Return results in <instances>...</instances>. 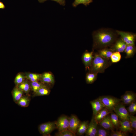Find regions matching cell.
I'll list each match as a JSON object with an SVG mask.
<instances>
[{"mask_svg":"<svg viewBox=\"0 0 136 136\" xmlns=\"http://www.w3.org/2000/svg\"><path fill=\"white\" fill-rule=\"evenodd\" d=\"M129 105L127 110L129 114L133 115L136 112V102L134 101Z\"/></svg>","mask_w":136,"mask_h":136,"instance_id":"33","label":"cell"},{"mask_svg":"<svg viewBox=\"0 0 136 136\" xmlns=\"http://www.w3.org/2000/svg\"><path fill=\"white\" fill-rule=\"evenodd\" d=\"M120 125L119 128L120 130L123 132L133 133L134 131L132 128L128 120H119Z\"/></svg>","mask_w":136,"mask_h":136,"instance_id":"15","label":"cell"},{"mask_svg":"<svg viewBox=\"0 0 136 136\" xmlns=\"http://www.w3.org/2000/svg\"><path fill=\"white\" fill-rule=\"evenodd\" d=\"M117 34L120 36L121 38L127 45H135L136 35L131 32L116 30Z\"/></svg>","mask_w":136,"mask_h":136,"instance_id":"5","label":"cell"},{"mask_svg":"<svg viewBox=\"0 0 136 136\" xmlns=\"http://www.w3.org/2000/svg\"><path fill=\"white\" fill-rule=\"evenodd\" d=\"M50 90L47 86L43 87L34 93L33 96L48 95L50 93Z\"/></svg>","mask_w":136,"mask_h":136,"instance_id":"21","label":"cell"},{"mask_svg":"<svg viewBox=\"0 0 136 136\" xmlns=\"http://www.w3.org/2000/svg\"><path fill=\"white\" fill-rule=\"evenodd\" d=\"M19 88L27 94L29 93L30 90V84L25 80L22 83L17 86Z\"/></svg>","mask_w":136,"mask_h":136,"instance_id":"22","label":"cell"},{"mask_svg":"<svg viewBox=\"0 0 136 136\" xmlns=\"http://www.w3.org/2000/svg\"><path fill=\"white\" fill-rule=\"evenodd\" d=\"M111 62L116 63L119 62L121 58V55L119 52L114 51L113 52L110 57Z\"/></svg>","mask_w":136,"mask_h":136,"instance_id":"29","label":"cell"},{"mask_svg":"<svg viewBox=\"0 0 136 136\" xmlns=\"http://www.w3.org/2000/svg\"><path fill=\"white\" fill-rule=\"evenodd\" d=\"M30 88L35 93L40 88L46 86L45 84L38 81L31 82L30 83Z\"/></svg>","mask_w":136,"mask_h":136,"instance_id":"23","label":"cell"},{"mask_svg":"<svg viewBox=\"0 0 136 136\" xmlns=\"http://www.w3.org/2000/svg\"><path fill=\"white\" fill-rule=\"evenodd\" d=\"M98 124L93 115L85 133V136H95Z\"/></svg>","mask_w":136,"mask_h":136,"instance_id":"8","label":"cell"},{"mask_svg":"<svg viewBox=\"0 0 136 136\" xmlns=\"http://www.w3.org/2000/svg\"><path fill=\"white\" fill-rule=\"evenodd\" d=\"M26 78L30 80L31 82L38 81L40 80L41 74L28 73H26L25 75Z\"/></svg>","mask_w":136,"mask_h":136,"instance_id":"26","label":"cell"},{"mask_svg":"<svg viewBox=\"0 0 136 136\" xmlns=\"http://www.w3.org/2000/svg\"><path fill=\"white\" fill-rule=\"evenodd\" d=\"M5 8V6L4 4L0 0V9H4Z\"/></svg>","mask_w":136,"mask_h":136,"instance_id":"39","label":"cell"},{"mask_svg":"<svg viewBox=\"0 0 136 136\" xmlns=\"http://www.w3.org/2000/svg\"><path fill=\"white\" fill-rule=\"evenodd\" d=\"M124 52L126 53V58L132 57L135 53L136 48L134 45H127Z\"/></svg>","mask_w":136,"mask_h":136,"instance_id":"20","label":"cell"},{"mask_svg":"<svg viewBox=\"0 0 136 136\" xmlns=\"http://www.w3.org/2000/svg\"><path fill=\"white\" fill-rule=\"evenodd\" d=\"M88 121H85L80 122L77 129L76 133L78 135H82L85 133L89 124Z\"/></svg>","mask_w":136,"mask_h":136,"instance_id":"18","label":"cell"},{"mask_svg":"<svg viewBox=\"0 0 136 136\" xmlns=\"http://www.w3.org/2000/svg\"><path fill=\"white\" fill-rule=\"evenodd\" d=\"M110 115L111 120L114 128H119L120 125L119 120L117 115L113 112L111 113Z\"/></svg>","mask_w":136,"mask_h":136,"instance_id":"25","label":"cell"},{"mask_svg":"<svg viewBox=\"0 0 136 136\" xmlns=\"http://www.w3.org/2000/svg\"><path fill=\"white\" fill-rule=\"evenodd\" d=\"M129 121L131 127L134 131L136 130V117L133 115L130 114Z\"/></svg>","mask_w":136,"mask_h":136,"instance_id":"34","label":"cell"},{"mask_svg":"<svg viewBox=\"0 0 136 136\" xmlns=\"http://www.w3.org/2000/svg\"><path fill=\"white\" fill-rule=\"evenodd\" d=\"M136 95L131 97L122 101V103L124 105H130L133 102L135 101L136 99Z\"/></svg>","mask_w":136,"mask_h":136,"instance_id":"36","label":"cell"},{"mask_svg":"<svg viewBox=\"0 0 136 136\" xmlns=\"http://www.w3.org/2000/svg\"><path fill=\"white\" fill-rule=\"evenodd\" d=\"M56 136H75L76 134L70 131L68 129L56 133Z\"/></svg>","mask_w":136,"mask_h":136,"instance_id":"31","label":"cell"},{"mask_svg":"<svg viewBox=\"0 0 136 136\" xmlns=\"http://www.w3.org/2000/svg\"><path fill=\"white\" fill-rule=\"evenodd\" d=\"M56 128L55 122L45 123L40 124L38 127L39 132L44 136L50 134Z\"/></svg>","mask_w":136,"mask_h":136,"instance_id":"6","label":"cell"},{"mask_svg":"<svg viewBox=\"0 0 136 136\" xmlns=\"http://www.w3.org/2000/svg\"><path fill=\"white\" fill-rule=\"evenodd\" d=\"M127 45L121 38L116 41L111 49L114 52H122L125 51Z\"/></svg>","mask_w":136,"mask_h":136,"instance_id":"12","label":"cell"},{"mask_svg":"<svg viewBox=\"0 0 136 136\" xmlns=\"http://www.w3.org/2000/svg\"><path fill=\"white\" fill-rule=\"evenodd\" d=\"M111 62L108 60L99 55L95 54L90 67V72L97 74L103 73L111 65Z\"/></svg>","mask_w":136,"mask_h":136,"instance_id":"2","label":"cell"},{"mask_svg":"<svg viewBox=\"0 0 136 136\" xmlns=\"http://www.w3.org/2000/svg\"><path fill=\"white\" fill-rule=\"evenodd\" d=\"M135 95V93L132 91H127L121 96L120 99L122 101Z\"/></svg>","mask_w":136,"mask_h":136,"instance_id":"35","label":"cell"},{"mask_svg":"<svg viewBox=\"0 0 136 136\" xmlns=\"http://www.w3.org/2000/svg\"><path fill=\"white\" fill-rule=\"evenodd\" d=\"M23 92L17 86L15 87L12 92L14 101L17 103L18 100L23 96Z\"/></svg>","mask_w":136,"mask_h":136,"instance_id":"17","label":"cell"},{"mask_svg":"<svg viewBox=\"0 0 136 136\" xmlns=\"http://www.w3.org/2000/svg\"><path fill=\"white\" fill-rule=\"evenodd\" d=\"M93 51L89 52L87 51L83 54L82 57V61L86 69H89L94 57Z\"/></svg>","mask_w":136,"mask_h":136,"instance_id":"10","label":"cell"},{"mask_svg":"<svg viewBox=\"0 0 136 136\" xmlns=\"http://www.w3.org/2000/svg\"><path fill=\"white\" fill-rule=\"evenodd\" d=\"M114 51L110 48H104L98 51V54L102 57L109 60Z\"/></svg>","mask_w":136,"mask_h":136,"instance_id":"19","label":"cell"},{"mask_svg":"<svg viewBox=\"0 0 136 136\" xmlns=\"http://www.w3.org/2000/svg\"><path fill=\"white\" fill-rule=\"evenodd\" d=\"M111 135V136H126L127 135L126 133L120 130L119 131H113Z\"/></svg>","mask_w":136,"mask_h":136,"instance_id":"37","label":"cell"},{"mask_svg":"<svg viewBox=\"0 0 136 136\" xmlns=\"http://www.w3.org/2000/svg\"><path fill=\"white\" fill-rule=\"evenodd\" d=\"M93 112V115L95 116L96 114L105 106L99 97L90 101Z\"/></svg>","mask_w":136,"mask_h":136,"instance_id":"11","label":"cell"},{"mask_svg":"<svg viewBox=\"0 0 136 136\" xmlns=\"http://www.w3.org/2000/svg\"><path fill=\"white\" fill-rule=\"evenodd\" d=\"M97 74L90 72L86 75V81L87 83L91 84L93 83L97 78Z\"/></svg>","mask_w":136,"mask_h":136,"instance_id":"24","label":"cell"},{"mask_svg":"<svg viewBox=\"0 0 136 136\" xmlns=\"http://www.w3.org/2000/svg\"><path fill=\"white\" fill-rule=\"evenodd\" d=\"M80 122L78 118L75 115H72L69 119V125L68 129L76 134Z\"/></svg>","mask_w":136,"mask_h":136,"instance_id":"9","label":"cell"},{"mask_svg":"<svg viewBox=\"0 0 136 136\" xmlns=\"http://www.w3.org/2000/svg\"><path fill=\"white\" fill-rule=\"evenodd\" d=\"M105 107L111 113L114 111L115 107L121 101L120 99L111 96L99 97Z\"/></svg>","mask_w":136,"mask_h":136,"instance_id":"3","label":"cell"},{"mask_svg":"<svg viewBox=\"0 0 136 136\" xmlns=\"http://www.w3.org/2000/svg\"><path fill=\"white\" fill-rule=\"evenodd\" d=\"M116 36L110 29H102L94 32L93 34L94 49L106 48L112 45L115 41Z\"/></svg>","mask_w":136,"mask_h":136,"instance_id":"1","label":"cell"},{"mask_svg":"<svg viewBox=\"0 0 136 136\" xmlns=\"http://www.w3.org/2000/svg\"><path fill=\"white\" fill-rule=\"evenodd\" d=\"M111 113L105 107L100 110L94 116L95 119L98 124L107 115Z\"/></svg>","mask_w":136,"mask_h":136,"instance_id":"16","label":"cell"},{"mask_svg":"<svg viewBox=\"0 0 136 136\" xmlns=\"http://www.w3.org/2000/svg\"><path fill=\"white\" fill-rule=\"evenodd\" d=\"M93 1V0H75L72 4V6L75 7L79 5L82 4L87 6L92 2Z\"/></svg>","mask_w":136,"mask_h":136,"instance_id":"30","label":"cell"},{"mask_svg":"<svg viewBox=\"0 0 136 136\" xmlns=\"http://www.w3.org/2000/svg\"><path fill=\"white\" fill-rule=\"evenodd\" d=\"M40 3H43L49 0H38ZM56 2L60 5L64 6L65 5V0H50Z\"/></svg>","mask_w":136,"mask_h":136,"instance_id":"38","label":"cell"},{"mask_svg":"<svg viewBox=\"0 0 136 136\" xmlns=\"http://www.w3.org/2000/svg\"><path fill=\"white\" fill-rule=\"evenodd\" d=\"M100 126L104 128L114 131L115 128L111 122L110 116L107 115L98 123Z\"/></svg>","mask_w":136,"mask_h":136,"instance_id":"14","label":"cell"},{"mask_svg":"<svg viewBox=\"0 0 136 136\" xmlns=\"http://www.w3.org/2000/svg\"><path fill=\"white\" fill-rule=\"evenodd\" d=\"M41 82L44 83L53 85L55 82L54 77L49 72H45L41 74L40 80Z\"/></svg>","mask_w":136,"mask_h":136,"instance_id":"13","label":"cell"},{"mask_svg":"<svg viewBox=\"0 0 136 136\" xmlns=\"http://www.w3.org/2000/svg\"><path fill=\"white\" fill-rule=\"evenodd\" d=\"M30 101L29 98L28 97L23 95L18 100L17 104L22 107H26L28 106Z\"/></svg>","mask_w":136,"mask_h":136,"instance_id":"27","label":"cell"},{"mask_svg":"<svg viewBox=\"0 0 136 136\" xmlns=\"http://www.w3.org/2000/svg\"><path fill=\"white\" fill-rule=\"evenodd\" d=\"M114 111L120 120L129 121L130 114L123 103H120L115 107Z\"/></svg>","mask_w":136,"mask_h":136,"instance_id":"4","label":"cell"},{"mask_svg":"<svg viewBox=\"0 0 136 136\" xmlns=\"http://www.w3.org/2000/svg\"><path fill=\"white\" fill-rule=\"evenodd\" d=\"M25 76L21 73H19L16 76L14 80L15 84L17 86L25 80Z\"/></svg>","mask_w":136,"mask_h":136,"instance_id":"28","label":"cell"},{"mask_svg":"<svg viewBox=\"0 0 136 136\" xmlns=\"http://www.w3.org/2000/svg\"><path fill=\"white\" fill-rule=\"evenodd\" d=\"M70 118L65 115L60 117L55 122L56 129L58 131L68 129Z\"/></svg>","mask_w":136,"mask_h":136,"instance_id":"7","label":"cell"},{"mask_svg":"<svg viewBox=\"0 0 136 136\" xmlns=\"http://www.w3.org/2000/svg\"><path fill=\"white\" fill-rule=\"evenodd\" d=\"M101 127V128L97 127L95 136H107L109 135L108 130Z\"/></svg>","mask_w":136,"mask_h":136,"instance_id":"32","label":"cell"}]
</instances>
